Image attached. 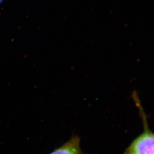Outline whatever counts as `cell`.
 Segmentation results:
<instances>
[{
	"label": "cell",
	"instance_id": "obj_1",
	"mask_svg": "<svg viewBox=\"0 0 154 154\" xmlns=\"http://www.w3.org/2000/svg\"><path fill=\"white\" fill-rule=\"evenodd\" d=\"M132 98L139 110L143 123V130L132 140L123 154H154V132L149 128L147 116L135 92L132 94Z\"/></svg>",
	"mask_w": 154,
	"mask_h": 154
},
{
	"label": "cell",
	"instance_id": "obj_2",
	"mask_svg": "<svg viewBox=\"0 0 154 154\" xmlns=\"http://www.w3.org/2000/svg\"><path fill=\"white\" fill-rule=\"evenodd\" d=\"M49 154H83L81 139L77 135H74L66 143Z\"/></svg>",
	"mask_w": 154,
	"mask_h": 154
}]
</instances>
